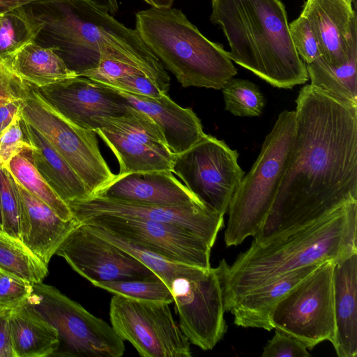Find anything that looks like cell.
Returning a JSON list of instances; mask_svg holds the SVG:
<instances>
[{
    "label": "cell",
    "instance_id": "cell-24",
    "mask_svg": "<svg viewBox=\"0 0 357 357\" xmlns=\"http://www.w3.org/2000/svg\"><path fill=\"white\" fill-rule=\"evenodd\" d=\"M22 123L34 147L29 151L30 158L56 194L67 204L89 197L86 185L62 155L36 129L23 119Z\"/></svg>",
    "mask_w": 357,
    "mask_h": 357
},
{
    "label": "cell",
    "instance_id": "cell-11",
    "mask_svg": "<svg viewBox=\"0 0 357 357\" xmlns=\"http://www.w3.org/2000/svg\"><path fill=\"white\" fill-rule=\"evenodd\" d=\"M109 319L116 334L143 357H190V342L174 319L169 304L114 294Z\"/></svg>",
    "mask_w": 357,
    "mask_h": 357
},
{
    "label": "cell",
    "instance_id": "cell-42",
    "mask_svg": "<svg viewBox=\"0 0 357 357\" xmlns=\"http://www.w3.org/2000/svg\"><path fill=\"white\" fill-rule=\"evenodd\" d=\"M22 100L0 105V132L11 122L21 108Z\"/></svg>",
    "mask_w": 357,
    "mask_h": 357
},
{
    "label": "cell",
    "instance_id": "cell-8",
    "mask_svg": "<svg viewBox=\"0 0 357 357\" xmlns=\"http://www.w3.org/2000/svg\"><path fill=\"white\" fill-rule=\"evenodd\" d=\"M20 115L67 161L86 185L89 197L115 178L100 151L96 132L69 121L27 82Z\"/></svg>",
    "mask_w": 357,
    "mask_h": 357
},
{
    "label": "cell",
    "instance_id": "cell-49",
    "mask_svg": "<svg viewBox=\"0 0 357 357\" xmlns=\"http://www.w3.org/2000/svg\"><path fill=\"white\" fill-rule=\"evenodd\" d=\"M2 310H3V309H0V312H1V311Z\"/></svg>",
    "mask_w": 357,
    "mask_h": 357
},
{
    "label": "cell",
    "instance_id": "cell-20",
    "mask_svg": "<svg viewBox=\"0 0 357 357\" xmlns=\"http://www.w3.org/2000/svg\"><path fill=\"white\" fill-rule=\"evenodd\" d=\"M95 195L167 206L202 203L169 170L116 174L115 178Z\"/></svg>",
    "mask_w": 357,
    "mask_h": 357
},
{
    "label": "cell",
    "instance_id": "cell-48",
    "mask_svg": "<svg viewBox=\"0 0 357 357\" xmlns=\"http://www.w3.org/2000/svg\"><path fill=\"white\" fill-rule=\"evenodd\" d=\"M2 15H3V13H0V21H1V17H2Z\"/></svg>",
    "mask_w": 357,
    "mask_h": 357
},
{
    "label": "cell",
    "instance_id": "cell-45",
    "mask_svg": "<svg viewBox=\"0 0 357 357\" xmlns=\"http://www.w3.org/2000/svg\"><path fill=\"white\" fill-rule=\"evenodd\" d=\"M102 2L104 5H105L110 13L111 15H114L119 10V5L117 0H97Z\"/></svg>",
    "mask_w": 357,
    "mask_h": 357
},
{
    "label": "cell",
    "instance_id": "cell-39",
    "mask_svg": "<svg viewBox=\"0 0 357 357\" xmlns=\"http://www.w3.org/2000/svg\"><path fill=\"white\" fill-rule=\"evenodd\" d=\"M109 86L121 91L151 97H159L165 94L149 77L137 68H132L116 78Z\"/></svg>",
    "mask_w": 357,
    "mask_h": 357
},
{
    "label": "cell",
    "instance_id": "cell-4",
    "mask_svg": "<svg viewBox=\"0 0 357 357\" xmlns=\"http://www.w3.org/2000/svg\"><path fill=\"white\" fill-rule=\"evenodd\" d=\"M211 8L210 20L225 35L231 61L277 88L309 79L280 0H211Z\"/></svg>",
    "mask_w": 357,
    "mask_h": 357
},
{
    "label": "cell",
    "instance_id": "cell-6",
    "mask_svg": "<svg viewBox=\"0 0 357 357\" xmlns=\"http://www.w3.org/2000/svg\"><path fill=\"white\" fill-rule=\"evenodd\" d=\"M295 111L284 110L266 135L261 151L229 203L225 231L227 247L255 236L264 225L278 192L295 139Z\"/></svg>",
    "mask_w": 357,
    "mask_h": 357
},
{
    "label": "cell",
    "instance_id": "cell-27",
    "mask_svg": "<svg viewBox=\"0 0 357 357\" xmlns=\"http://www.w3.org/2000/svg\"><path fill=\"white\" fill-rule=\"evenodd\" d=\"M94 234L110 242L132 255L152 271L170 289L172 282L180 277L195 278L204 269L195 266L178 263L165 258L145 248L133 243L121 236L93 225H86Z\"/></svg>",
    "mask_w": 357,
    "mask_h": 357
},
{
    "label": "cell",
    "instance_id": "cell-1",
    "mask_svg": "<svg viewBox=\"0 0 357 357\" xmlns=\"http://www.w3.org/2000/svg\"><path fill=\"white\" fill-rule=\"evenodd\" d=\"M295 139L267 218L252 242L264 245L357 201V104L314 85L296 100Z\"/></svg>",
    "mask_w": 357,
    "mask_h": 357
},
{
    "label": "cell",
    "instance_id": "cell-25",
    "mask_svg": "<svg viewBox=\"0 0 357 357\" xmlns=\"http://www.w3.org/2000/svg\"><path fill=\"white\" fill-rule=\"evenodd\" d=\"M8 322L15 357H52L57 349L56 328L25 307L11 310Z\"/></svg>",
    "mask_w": 357,
    "mask_h": 357
},
{
    "label": "cell",
    "instance_id": "cell-36",
    "mask_svg": "<svg viewBox=\"0 0 357 357\" xmlns=\"http://www.w3.org/2000/svg\"><path fill=\"white\" fill-rule=\"evenodd\" d=\"M290 36L296 50L305 63H310L321 56L319 43L307 18L302 14L289 24Z\"/></svg>",
    "mask_w": 357,
    "mask_h": 357
},
{
    "label": "cell",
    "instance_id": "cell-14",
    "mask_svg": "<svg viewBox=\"0 0 357 357\" xmlns=\"http://www.w3.org/2000/svg\"><path fill=\"white\" fill-rule=\"evenodd\" d=\"M80 224L102 228L169 260L203 268H211L212 248L185 227L112 215L90 217Z\"/></svg>",
    "mask_w": 357,
    "mask_h": 357
},
{
    "label": "cell",
    "instance_id": "cell-29",
    "mask_svg": "<svg viewBox=\"0 0 357 357\" xmlns=\"http://www.w3.org/2000/svg\"><path fill=\"white\" fill-rule=\"evenodd\" d=\"M18 238L0 230V270L29 283L43 281L48 268Z\"/></svg>",
    "mask_w": 357,
    "mask_h": 357
},
{
    "label": "cell",
    "instance_id": "cell-9",
    "mask_svg": "<svg viewBox=\"0 0 357 357\" xmlns=\"http://www.w3.org/2000/svg\"><path fill=\"white\" fill-rule=\"evenodd\" d=\"M335 264H319L280 301L271 315L273 328L297 337L309 349L326 340L335 342Z\"/></svg>",
    "mask_w": 357,
    "mask_h": 357
},
{
    "label": "cell",
    "instance_id": "cell-46",
    "mask_svg": "<svg viewBox=\"0 0 357 357\" xmlns=\"http://www.w3.org/2000/svg\"><path fill=\"white\" fill-rule=\"evenodd\" d=\"M0 230H2V220H1V210H0Z\"/></svg>",
    "mask_w": 357,
    "mask_h": 357
},
{
    "label": "cell",
    "instance_id": "cell-26",
    "mask_svg": "<svg viewBox=\"0 0 357 357\" xmlns=\"http://www.w3.org/2000/svg\"><path fill=\"white\" fill-rule=\"evenodd\" d=\"M6 63L22 80L36 88L77 76L52 47L36 41L22 47Z\"/></svg>",
    "mask_w": 357,
    "mask_h": 357
},
{
    "label": "cell",
    "instance_id": "cell-35",
    "mask_svg": "<svg viewBox=\"0 0 357 357\" xmlns=\"http://www.w3.org/2000/svg\"><path fill=\"white\" fill-rule=\"evenodd\" d=\"M33 149L25 133L20 109L8 126L0 132V169H7L16 155Z\"/></svg>",
    "mask_w": 357,
    "mask_h": 357
},
{
    "label": "cell",
    "instance_id": "cell-21",
    "mask_svg": "<svg viewBox=\"0 0 357 357\" xmlns=\"http://www.w3.org/2000/svg\"><path fill=\"white\" fill-rule=\"evenodd\" d=\"M115 89L129 104L155 122L172 153L186 151L206 135L196 114L190 108L179 106L167 94L151 97Z\"/></svg>",
    "mask_w": 357,
    "mask_h": 357
},
{
    "label": "cell",
    "instance_id": "cell-30",
    "mask_svg": "<svg viewBox=\"0 0 357 357\" xmlns=\"http://www.w3.org/2000/svg\"><path fill=\"white\" fill-rule=\"evenodd\" d=\"M42 24L26 6L3 13L0 21V59L8 62L20 50L36 40Z\"/></svg>",
    "mask_w": 357,
    "mask_h": 357
},
{
    "label": "cell",
    "instance_id": "cell-32",
    "mask_svg": "<svg viewBox=\"0 0 357 357\" xmlns=\"http://www.w3.org/2000/svg\"><path fill=\"white\" fill-rule=\"evenodd\" d=\"M225 109L238 116H259L266 100L253 82L240 78H230L222 86Z\"/></svg>",
    "mask_w": 357,
    "mask_h": 357
},
{
    "label": "cell",
    "instance_id": "cell-28",
    "mask_svg": "<svg viewBox=\"0 0 357 357\" xmlns=\"http://www.w3.org/2000/svg\"><path fill=\"white\" fill-rule=\"evenodd\" d=\"M305 66L311 84L357 104V55L339 66L327 63L321 56Z\"/></svg>",
    "mask_w": 357,
    "mask_h": 357
},
{
    "label": "cell",
    "instance_id": "cell-16",
    "mask_svg": "<svg viewBox=\"0 0 357 357\" xmlns=\"http://www.w3.org/2000/svg\"><path fill=\"white\" fill-rule=\"evenodd\" d=\"M70 267L93 282L159 278L132 255L79 224L56 252Z\"/></svg>",
    "mask_w": 357,
    "mask_h": 357
},
{
    "label": "cell",
    "instance_id": "cell-31",
    "mask_svg": "<svg viewBox=\"0 0 357 357\" xmlns=\"http://www.w3.org/2000/svg\"><path fill=\"white\" fill-rule=\"evenodd\" d=\"M7 170L30 193L50 206L64 220L74 219L68 205L42 176L25 152L16 155Z\"/></svg>",
    "mask_w": 357,
    "mask_h": 357
},
{
    "label": "cell",
    "instance_id": "cell-5",
    "mask_svg": "<svg viewBox=\"0 0 357 357\" xmlns=\"http://www.w3.org/2000/svg\"><path fill=\"white\" fill-rule=\"evenodd\" d=\"M135 20L141 38L182 86L221 89L236 75L224 47L206 38L181 10L151 7Z\"/></svg>",
    "mask_w": 357,
    "mask_h": 357
},
{
    "label": "cell",
    "instance_id": "cell-22",
    "mask_svg": "<svg viewBox=\"0 0 357 357\" xmlns=\"http://www.w3.org/2000/svg\"><path fill=\"white\" fill-rule=\"evenodd\" d=\"M319 264L287 273L240 297L227 310L233 314L234 324L244 328H258L268 331L274 329L271 315L276 305Z\"/></svg>",
    "mask_w": 357,
    "mask_h": 357
},
{
    "label": "cell",
    "instance_id": "cell-43",
    "mask_svg": "<svg viewBox=\"0 0 357 357\" xmlns=\"http://www.w3.org/2000/svg\"><path fill=\"white\" fill-rule=\"evenodd\" d=\"M44 0H0V13Z\"/></svg>",
    "mask_w": 357,
    "mask_h": 357
},
{
    "label": "cell",
    "instance_id": "cell-17",
    "mask_svg": "<svg viewBox=\"0 0 357 357\" xmlns=\"http://www.w3.org/2000/svg\"><path fill=\"white\" fill-rule=\"evenodd\" d=\"M37 89L62 116L89 130L97 129L94 117L122 116L130 106L115 88L83 76Z\"/></svg>",
    "mask_w": 357,
    "mask_h": 357
},
{
    "label": "cell",
    "instance_id": "cell-18",
    "mask_svg": "<svg viewBox=\"0 0 357 357\" xmlns=\"http://www.w3.org/2000/svg\"><path fill=\"white\" fill-rule=\"evenodd\" d=\"M353 0H306L301 14L309 21L321 57L339 66L357 55V22Z\"/></svg>",
    "mask_w": 357,
    "mask_h": 357
},
{
    "label": "cell",
    "instance_id": "cell-44",
    "mask_svg": "<svg viewBox=\"0 0 357 357\" xmlns=\"http://www.w3.org/2000/svg\"><path fill=\"white\" fill-rule=\"evenodd\" d=\"M151 7L168 8L172 7L174 0H143Z\"/></svg>",
    "mask_w": 357,
    "mask_h": 357
},
{
    "label": "cell",
    "instance_id": "cell-7",
    "mask_svg": "<svg viewBox=\"0 0 357 357\" xmlns=\"http://www.w3.org/2000/svg\"><path fill=\"white\" fill-rule=\"evenodd\" d=\"M24 304L54 326L59 345L52 357H121L126 347L112 326L94 316L56 287L33 284Z\"/></svg>",
    "mask_w": 357,
    "mask_h": 357
},
{
    "label": "cell",
    "instance_id": "cell-19",
    "mask_svg": "<svg viewBox=\"0 0 357 357\" xmlns=\"http://www.w3.org/2000/svg\"><path fill=\"white\" fill-rule=\"evenodd\" d=\"M13 178L20 199V239L48 265L60 245L80 223L75 219L63 220L50 206Z\"/></svg>",
    "mask_w": 357,
    "mask_h": 357
},
{
    "label": "cell",
    "instance_id": "cell-37",
    "mask_svg": "<svg viewBox=\"0 0 357 357\" xmlns=\"http://www.w3.org/2000/svg\"><path fill=\"white\" fill-rule=\"evenodd\" d=\"M33 284L0 270V309L23 306L32 291Z\"/></svg>",
    "mask_w": 357,
    "mask_h": 357
},
{
    "label": "cell",
    "instance_id": "cell-2",
    "mask_svg": "<svg viewBox=\"0 0 357 357\" xmlns=\"http://www.w3.org/2000/svg\"><path fill=\"white\" fill-rule=\"evenodd\" d=\"M26 8L42 24L36 40L43 39L77 76L107 59L139 70L167 94L170 77L162 63L137 31L116 20L100 1L44 0Z\"/></svg>",
    "mask_w": 357,
    "mask_h": 357
},
{
    "label": "cell",
    "instance_id": "cell-12",
    "mask_svg": "<svg viewBox=\"0 0 357 357\" xmlns=\"http://www.w3.org/2000/svg\"><path fill=\"white\" fill-rule=\"evenodd\" d=\"M93 120L95 132L118 160L117 175L171 171L174 153L165 144L158 126L144 112L130 105L122 116H97Z\"/></svg>",
    "mask_w": 357,
    "mask_h": 357
},
{
    "label": "cell",
    "instance_id": "cell-47",
    "mask_svg": "<svg viewBox=\"0 0 357 357\" xmlns=\"http://www.w3.org/2000/svg\"><path fill=\"white\" fill-rule=\"evenodd\" d=\"M354 5L356 7V0H353Z\"/></svg>",
    "mask_w": 357,
    "mask_h": 357
},
{
    "label": "cell",
    "instance_id": "cell-3",
    "mask_svg": "<svg viewBox=\"0 0 357 357\" xmlns=\"http://www.w3.org/2000/svg\"><path fill=\"white\" fill-rule=\"evenodd\" d=\"M357 201L264 245L252 242L232 264L216 267L225 312L240 297L287 273L357 254Z\"/></svg>",
    "mask_w": 357,
    "mask_h": 357
},
{
    "label": "cell",
    "instance_id": "cell-41",
    "mask_svg": "<svg viewBox=\"0 0 357 357\" xmlns=\"http://www.w3.org/2000/svg\"><path fill=\"white\" fill-rule=\"evenodd\" d=\"M10 310L0 312V357H15L8 322Z\"/></svg>",
    "mask_w": 357,
    "mask_h": 357
},
{
    "label": "cell",
    "instance_id": "cell-15",
    "mask_svg": "<svg viewBox=\"0 0 357 357\" xmlns=\"http://www.w3.org/2000/svg\"><path fill=\"white\" fill-rule=\"evenodd\" d=\"M73 218L83 220L98 215L137 218L178 225L188 229L211 248L224 226V215L202 203L167 206L129 202L92 195L68 203Z\"/></svg>",
    "mask_w": 357,
    "mask_h": 357
},
{
    "label": "cell",
    "instance_id": "cell-34",
    "mask_svg": "<svg viewBox=\"0 0 357 357\" xmlns=\"http://www.w3.org/2000/svg\"><path fill=\"white\" fill-rule=\"evenodd\" d=\"M0 210L2 230L20 238L19 195L12 176L4 169H0Z\"/></svg>",
    "mask_w": 357,
    "mask_h": 357
},
{
    "label": "cell",
    "instance_id": "cell-23",
    "mask_svg": "<svg viewBox=\"0 0 357 357\" xmlns=\"http://www.w3.org/2000/svg\"><path fill=\"white\" fill-rule=\"evenodd\" d=\"M357 254L335 264L334 349L339 357L357 356Z\"/></svg>",
    "mask_w": 357,
    "mask_h": 357
},
{
    "label": "cell",
    "instance_id": "cell-33",
    "mask_svg": "<svg viewBox=\"0 0 357 357\" xmlns=\"http://www.w3.org/2000/svg\"><path fill=\"white\" fill-rule=\"evenodd\" d=\"M91 284L114 294L147 301L174 302L169 287L160 278L93 282Z\"/></svg>",
    "mask_w": 357,
    "mask_h": 357
},
{
    "label": "cell",
    "instance_id": "cell-13",
    "mask_svg": "<svg viewBox=\"0 0 357 357\" xmlns=\"http://www.w3.org/2000/svg\"><path fill=\"white\" fill-rule=\"evenodd\" d=\"M178 326L190 343L211 350L227 331L222 289L215 268L195 278L180 277L170 285Z\"/></svg>",
    "mask_w": 357,
    "mask_h": 357
},
{
    "label": "cell",
    "instance_id": "cell-10",
    "mask_svg": "<svg viewBox=\"0 0 357 357\" xmlns=\"http://www.w3.org/2000/svg\"><path fill=\"white\" fill-rule=\"evenodd\" d=\"M238 153L210 135L174 154L171 172L206 207L225 215L245 172Z\"/></svg>",
    "mask_w": 357,
    "mask_h": 357
},
{
    "label": "cell",
    "instance_id": "cell-38",
    "mask_svg": "<svg viewBox=\"0 0 357 357\" xmlns=\"http://www.w3.org/2000/svg\"><path fill=\"white\" fill-rule=\"evenodd\" d=\"M274 329L275 335L264 347L262 357L311 356L304 342L279 328Z\"/></svg>",
    "mask_w": 357,
    "mask_h": 357
},
{
    "label": "cell",
    "instance_id": "cell-40",
    "mask_svg": "<svg viewBox=\"0 0 357 357\" xmlns=\"http://www.w3.org/2000/svg\"><path fill=\"white\" fill-rule=\"evenodd\" d=\"M26 86L8 63L0 59V105L22 100Z\"/></svg>",
    "mask_w": 357,
    "mask_h": 357
}]
</instances>
